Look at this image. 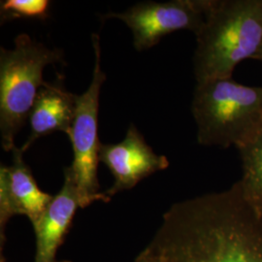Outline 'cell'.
I'll use <instances>...</instances> for the list:
<instances>
[{
	"instance_id": "cell-12",
	"label": "cell",
	"mask_w": 262,
	"mask_h": 262,
	"mask_svg": "<svg viewBox=\"0 0 262 262\" xmlns=\"http://www.w3.org/2000/svg\"><path fill=\"white\" fill-rule=\"evenodd\" d=\"M49 0H4L0 3L1 21L18 19L45 20L50 17Z\"/></svg>"
},
{
	"instance_id": "cell-13",
	"label": "cell",
	"mask_w": 262,
	"mask_h": 262,
	"mask_svg": "<svg viewBox=\"0 0 262 262\" xmlns=\"http://www.w3.org/2000/svg\"><path fill=\"white\" fill-rule=\"evenodd\" d=\"M134 262H159V260L155 253H152L150 248L147 246L145 250L136 257Z\"/></svg>"
},
{
	"instance_id": "cell-10",
	"label": "cell",
	"mask_w": 262,
	"mask_h": 262,
	"mask_svg": "<svg viewBox=\"0 0 262 262\" xmlns=\"http://www.w3.org/2000/svg\"><path fill=\"white\" fill-rule=\"evenodd\" d=\"M77 94L66 90L60 81L44 84L28 117L30 132L20 148L24 152L41 137L56 131L68 134L74 121Z\"/></svg>"
},
{
	"instance_id": "cell-11",
	"label": "cell",
	"mask_w": 262,
	"mask_h": 262,
	"mask_svg": "<svg viewBox=\"0 0 262 262\" xmlns=\"http://www.w3.org/2000/svg\"><path fill=\"white\" fill-rule=\"evenodd\" d=\"M238 150L243 170L239 182L244 195L262 215V134Z\"/></svg>"
},
{
	"instance_id": "cell-8",
	"label": "cell",
	"mask_w": 262,
	"mask_h": 262,
	"mask_svg": "<svg viewBox=\"0 0 262 262\" xmlns=\"http://www.w3.org/2000/svg\"><path fill=\"white\" fill-rule=\"evenodd\" d=\"M24 151L15 147L12 150L13 162L0 167V241H5V228L11 217L26 215L34 225L53 195L38 187L29 166L24 160Z\"/></svg>"
},
{
	"instance_id": "cell-7",
	"label": "cell",
	"mask_w": 262,
	"mask_h": 262,
	"mask_svg": "<svg viewBox=\"0 0 262 262\" xmlns=\"http://www.w3.org/2000/svg\"><path fill=\"white\" fill-rule=\"evenodd\" d=\"M99 161L107 166L114 177L112 187L105 192L110 198L118 192L131 189L154 173L169 167L168 159L156 154L133 123L120 143L101 145Z\"/></svg>"
},
{
	"instance_id": "cell-4",
	"label": "cell",
	"mask_w": 262,
	"mask_h": 262,
	"mask_svg": "<svg viewBox=\"0 0 262 262\" xmlns=\"http://www.w3.org/2000/svg\"><path fill=\"white\" fill-rule=\"evenodd\" d=\"M63 62V53L19 34L12 50L0 51V132L5 151L16 147L15 138L28 120L43 80L45 67Z\"/></svg>"
},
{
	"instance_id": "cell-16",
	"label": "cell",
	"mask_w": 262,
	"mask_h": 262,
	"mask_svg": "<svg viewBox=\"0 0 262 262\" xmlns=\"http://www.w3.org/2000/svg\"><path fill=\"white\" fill-rule=\"evenodd\" d=\"M1 262H4V260H3V258H1Z\"/></svg>"
},
{
	"instance_id": "cell-6",
	"label": "cell",
	"mask_w": 262,
	"mask_h": 262,
	"mask_svg": "<svg viewBox=\"0 0 262 262\" xmlns=\"http://www.w3.org/2000/svg\"><path fill=\"white\" fill-rule=\"evenodd\" d=\"M207 0L144 1L122 13H109L103 19H119L130 28L133 45L146 51L172 32L189 30L195 35L203 25Z\"/></svg>"
},
{
	"instance_id": "cell-1",
	"label": "cell",
	"mask_w": 262,
	"mask_h": 262,
	"mask_svg": "<svg viewBox=\"0 0 262 262\" xmlns=\"http://www.w3.org/2000/svg\"><path fill=\"white\" fill-rule=\"evenodd\" d=\"M148 247L159 262H262V215L238 181L173 204Z\"/></svg>"
},
{
	"instance_id": "cell-14",
	"label": "cell",
	"mask_w": 262,
	"mask_h": 262,
	"mask_svg": "<svg viewBox=\"0 0 262 262\" xmlns=\"http://www.w3.org/2000/svg\"><path fill=\"white\" fill-rule=\"evenodd\" d=\"M255 59L262 61V47L261 49H260V51H259V53H258V55L256 56V58H255Z\"/></svg>"
},
{
	"instance_id": "cell-5",
	"label": "cell",
	"mask_w": 262,
	"mask_h": 262,
	"mask_svg": "<svg viewBox=\"0 0 262 262\" xmlns=\"http://www.w3.org/2000/svg\"><path fill=\"white\" fill-rule=\"evenodd\" d=\"M95 62L90 86L76 98V112L67 136L73 149V162L70 165L75 180L80 207L85 208L95 201L109 202L110 197L100 192L98 182L99 151L102 143L98 136V114L101 86L106 74L101 69V49L97 34H93Z\"/></svg>"
},
{
	"instance_id": "cell-15",
	"label": "cell",
	"mask_w": 262,
	"mask_h": 262,
	"mask_svg": "<svg viewBox=\"0 0 262 262\" xmlns=\"http://www.w3.org/2000/svg\"><path fill=\"white\" fill-rule=\"evenodd\" d=\"M56 262H71V261H69V260H62V261H56Z\"/></svg>"
},
{
	"instance_id": "cell-9",
	"label": "cell",
	"mask_w": 262,
	"mask_h": 262,
	"mask_svg": "<svg viewBox=\"0 0 262 262\" xmlns=\"http://www.w3.org/2000/svg\"><path fill=\"white\" fill-rule=\"evenodd\" d=\"M80 199L70 166L64 169L63 185L33 225L35 262H56V254L68 233Z\"/></svg>"
},
{
	"instance_id": "cell-3",
	"label": "cell",
	"mask_w": 262,
	"mask_h": 262,
	"mask_svg": "<svg viewBox=\"0 0 262 262\" xmlns=\"http://www.w3.org/2000/svg\"><path fill=\"white\" fill-rule=\"evenodd\" d=\"M191 113L200 145L240 149L262 134V86L232 77L197 83Z\"/></svg>"
},
{
	"instance_id": "cell-2",
	"label": "cell",
	"mask_w": 262,
	"mask_h": 262,
	"mask_svg": "<svg viewBox=\"0 0 262 262\" xmlns=\"http://www.w3.org/2000/svg\"><path fill=\"white\" fill-rule=\"evenodd\" d=\"M193 56L197 83L231 78L262 47V0H207Z\"/></svg>"
}]
</instances>
